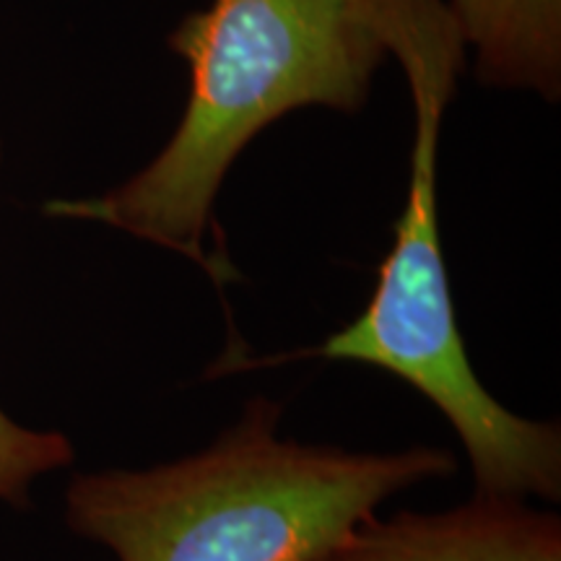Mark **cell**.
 Here are the masks:
<instances>
[{
	"label": "cell",
	"instance_id": "cell-2",
	"mask_svg": "<svg viewBox=\"0 0 561 561\" xmlns=\"http://www.w3.org/2000/svg\"><path fill=\"white\" fill-rule=\"evenodd\" d=\"M255 398L208 450L149 471L76 476L66 520L121 561H322L377 504L458 471L453 453H346L276 437Z\"/></svg>",
	"mask_w": 561,
	"mask_h": 561
},
{
	"label": "cell",
	"instance_id": "cell-1",
	"mask_svg": "<svg viewBox=\"0 0 561 561\" xmlns=\"http://www.w3.org/2000/svg\"><path fill=\"white\" fill-rule=\"evenodd\" d=\"M191 100L170 144L115 191L50 201L47 216L94 221L237 278L206 250L214 203L244 146L297 107L359 110L388 42L380 0H210L172 32Z\"/></svg>",
	"mask_w": 561,
	"mask_h": 561
},
{
	"label": "cell",
	"instance_id": "cell-6",
	"mask_svg": "<svg viewBox=\"0 0 561 561\" xmlns=\"http://www.w3.org/2000/svg\"><path fill=\"white\" fill-rule=\"evenodd\" d=\"M73 462V445L60 432L21 426L0 409V502L24 504L37 479Z\"/></svg>",
	"mask_w": 561,
	"mask_h": 561
},
{
	"label": "cell",
	"instance_id": "cell-4",
	"mask_svg": "<svg viewBox=\"0 0 561 561\" xmlns=\"http://www.w3.org/2000/svg\"><path fill=\"white\" fill-rule=\"evenodd\" d=\"M322 561H561V523L515 496L476 494L439 515H371Z\"/></svg>",
	"mask_w": 561,
	"mask_h": 561
},
{
	"label": "cell",
	"instance_id": "cell-5",
	"mask_svg": "<svg viewBox=\"0 0 561 561\" xmlns=\"http://www.w3.org/2000/svg\"><path fill=\"white\" fill-rule=\"evenodd\" d=\"M483 83L559 100L561 0H447Z\"/></svg>",
	"mask_w": 561,
	"mask_h": 561
},
{
	"label": "cell",
	"instance_id": "cell-3",
	"mask_svg": "<svg viewBox=\"0 0 561 561\" xmlns=\"http://www.w3.org/2000/svg\"><path fill=\"white\" fill-rule=\"evenodd\" d=\"M409 76L416 110L411 185L396 242L377 273L359 318L314 348L265 359H229L219 371L261 369L291 359L362 362L380 367L430 398L458 432L471 458L476 494L561 496V434L557 424L510 413L483 388L468 362L439 242L437 149L442 112L466 60L453 21L411 26L392 47Z\"/></svg>",
	"mask_w": 561,
	"mask_h": 561
}]
</instances>
